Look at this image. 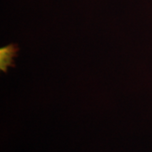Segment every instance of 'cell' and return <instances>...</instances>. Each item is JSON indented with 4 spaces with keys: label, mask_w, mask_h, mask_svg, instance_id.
<instances>
[{
    "label": "cell",
    "mask_w": 152,
    "mask_h": 152,
    "mask_svg": "<svg viewBox=\"0 0 152 152\" xmlns=\"http://www.w3.org/2000/svg\"><path fill=\"white\" fill-rule=\"evenodd\" d=\"M19 47L17 44H9L0 48V70L7 73L9 67H15L13 58L17 57Z\"/></svg>",
    "instance_id": "6da1fadb"
}]
</instances>
